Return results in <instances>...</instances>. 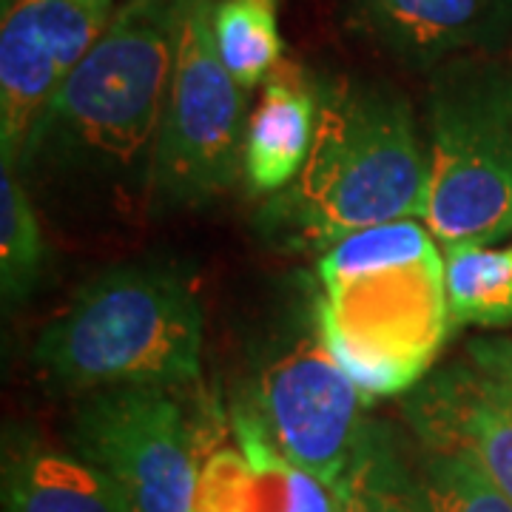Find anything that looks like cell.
<instances>
[{"label":"cell","mask_w":512,"mask_h":512,"mask_svg":"<svg viewBox=\"0 0 512 512\" xmlns=\"http://www.w3.org/2000/svg\"><path fill=\"white\" fill-rule=\"evenodd\" d=\"M421 476L436 512H512V501L464 450H424Z\"/></svg>","instance_id":"19"},{"label":"cell","mask_w":512,"mask_h":512,"mask_svg":"<svg viewBox=\"0 0 512 512\" xmlns=\"http://www.w3.org/2000/svg\"><path fill=\"white\" fill-rule=\"evenodd\" d=\"M114 0H12L0 26V157L18 171L43 109L106 32Z\"/></svg>","instance_id":"9"},{"label":"cell","mask_w":512,"mask_h":512,"mask_svg":"<svg viewBox=\"0 0 512 512\" xmlns=\"http://www.w3.org/2000/svg\"><path fill=\"white\" fill-rule=\"evenodd\" d=\"M339 512H436L393 424L367 416L345 476L333 487Z\"/></svg>","instance_id":"15"},{"label":"cell","mask_w":512,"mask_h":512,"mask_svg":"<svg viewBox=\"0 0 512 512\" xmlns=\"http://www.w3.org/2000/svg\"><path fill=\"white\" fill-rule=\"evenodd\" d=\"M325 339L367 404L416 390L453 328L439 242L419 220L350 234L319 256Z\"/></svg>","instance_id":"3"},{"label":"cell","mask_w":512,"mask_h":512,"mask_svg":"<svg viewBox=\"0 0 512 512\" xmlns=\"http://www.w3.org/2000/svg\"><path fill=\"white\" fill-rule=\"evenodd\" d=\"M467 359L490 379L512 390V336H476L467 342Z\"/></svg>","instance_id":"20"},{"label":"cell","mask_w":512,"mask_h":512,"mask_svg":"<svg viewBox=\"0 0 512 512\" xmlns=\"http://www.w3.org/2000/svg\"><path fill=\"white\" fill-rule=\"evenodd\" d=\"M345 20L410 72L433 74L495 49L512 26V0H345Z\"/></svg>","instance_id":"10"},{"label":"cell","mask_w":512,"mask_h":512,"mask_svg":"<svg viewBox=\"0 0 512 512\" xmlns=\"http://www.w3.org/2000/svg\"><path fill=\"white\" fill-rule=\"evenodd\" d=\"M365 407L328 348L319 279H302L254 339L228 416L333 490L359 444Z\"/></svg>","instance_id":"5"},{"label":"cell","mask_w":512,"mask_h":512,"mask_svg":"<svg viewBox=\"0 0 512 512\" xmlns=\"http://www.w3.org/2000/svg\"><path fill=\"white\" fill-rule=\"evenodd\" d=\"M234 447L202 461L197 512H339L336 493L279 456L251 424L231 419Z\"/></svg>","instance_id":"12"},{"label":"cell","mask_w":512,"mask_h":512,"mask_svg":"<svg viewBox=\"0 0 512 512\" xmlns=\"http://www.w3.org/2000/svg\"><path fill=\"white\" fill-rule=\"evenodd\" d=\"M200 296L171 265L131 262L92 276L37 333L32 367L63 393L202 382Z\"/></svg>","instance_id":"4"},{"label":"cell","mask_w":512,"mask_h":512,"mask_svg":"<svg viewBox=\"0 0 512 512\" xmlns=\"http://www.w3.org/2000/svg\"><path fill=\"white\" fill-rule=\"evenodd\" d=\"M46 239L35 202L15 171L0 174V293L3 305L18 308L37 288L46 268Z\"/></svg>","instance_id":"18"},{"label":"cell","mask_w":512,"mask_h":512,"mask_svg":"<svg viewBox=\"0 0 512 512\" xmlns=\"http://www.w3.org/2000/svg\"><path fill=\"white\" fill-rule=\"evenodd\" d=\"M214 6L194 0L180 35L151 171L148 208L157 214L205 208L242 177L248 89L217 52Z\"/></svg>","instance_id":"7"},{"label":"cell","mask_w":512,"mask_h":512,"mask_svg":"<svg viewBox=\"0 0 512 512\" xmlns=\"http://www.w3.org/2000/svg\"><path fill=\"white\" fill-rule=\"evenodd\" d=\"M404 421L424 450H464L512 501V390L453 362L407 393Z\"/></svg>","instance_id":"11"},{"label":"cell","mask_w":512,"mask_h":512,"mask_svg":"<svg viewBox=\"0 0 512 512\" xmlns=\"http://www.w3.org/2000/svg\"><path fill=\"white\" fill-rule=\"evenodd\" d=\"M427 146L399 89L382 80H319V126L299 177L256 214L282 254H328L350 234L424 217Z\"/></svg>","instance_id":"2"},{"label":"cell","mask_w":512,"mask_h":512,"mask_svg":"<svg viewBox=\"0 0 512 512\" xmlns=\"http://www.w3.org/2000/svg\"><path fill=\"white\" fill-rule=\"evenodd\" d=\"M3 512H131L126 495L92 461L29 430L3 433Z\"/></svg>","instance_id":"13"},{"label":"cell","mask_w":512,"mask_h":512,"mask_svg":"<svg viewBox=\"0 0 512 512\" xmlns=\"http://www.w3.org/2000/svg\"><path fill=\"white\" fill-rule=\"evenodd\" d=\"M282 0H217L214 40L225 69L242 89H254L285 60L279 35Z\"/></svg>","instance_id":"17"},{"label":"cell","mask_w":512,"mask_h":512,"mask_svg":"<svg viewBox=\"0 0 512 512\" xmlns=\"http://www.w3.org/2000/svg\"><path fill=\"white\" fill-rule=\"evenodd\" d=\"M319 126V80L293 60H282L262 83V100L248 120L242 180L254 194L291 185L311 157Z\"/></svg>","instance_id":"14"},{"label":"cell","mask_w":512,"mask_h":512,"mask_svg":"<svg viewBox=\"0 0 512 512\" xmlns=\"http://www.w3.org/2000/svg\"><path fill=\"white\" fill-rule=\"evenodd\" d=\"M421 222L439 248L512 234V72L481 55L430 74Z\"/></svg>","instance_id":"6"},{"label":"cell","mask_w":512,"mask_h":512,"mask_svg":"<svg viewBox=\"0 0 512 512\" xmlns=\"http://www.w3.org/2000/svg\"><path fill=\"white\" fill-rule=\"evenodd\" d=\"M444 293L453 328H512V248L481 242L447 245Z\"/></svg>","instance_id":"16"},{"label":"cell","mask_w":512,"mask_h":512,"mask_svg":"<svg viewBox=\"0 0 512 512\" xmlns=\"http://www.w3.org/2000/svg\"><path fill=\"white\" fill-rule=\"evenodd\" d=\"M194 0H123L32 128L20 180L128 214L148 208L154 151Z\"/></svg>","instance_id":"1"},{"label":"cell","mask_w":512,"mask_h":512,"mask_svg":"<svg viewBox=\"0 0 512 512\" xmlns=\"http://www.w3.org/2000/svg\"><path fill=\"white\" fill-rule=\"evenodd\" d=\"M66 439L120 487L131 512H197L205 433L174 390L123 384L83 393Z\"/></svg>","instance_id":"8"}]
</instances>
